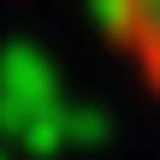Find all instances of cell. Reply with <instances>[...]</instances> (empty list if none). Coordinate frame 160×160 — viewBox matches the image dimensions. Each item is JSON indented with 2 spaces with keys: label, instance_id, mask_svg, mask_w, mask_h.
<instances>
[{
  "label": "cell",
  "instance_id": "cell-1",
  "mask_svg": "<svg viewBox=\"0 0 160 160\" xmlns=\"http://www.w3.org/2000/svg\"><path fill=\"white\" fill-rule=\"evenodd\" d=\"M107 24L137 77L160 95V0H107Z\"/></svg>",
  "mask_w": 160,
  "mask_h": 160
}]
</instances>
